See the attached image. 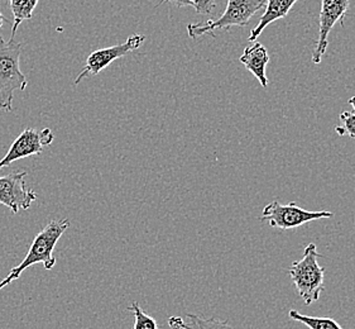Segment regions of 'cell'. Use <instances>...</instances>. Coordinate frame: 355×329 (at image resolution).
I'll use <instances>...</instances> for the list:
<instances>
[{
    "instance_id": "16",
    "label": "cell",
    "mask_w": 355,
    "mask_h": 329,
    "mask_svg": "<svg viewBox=\"0 0 355 329\" xmlns=\"http://www.w3.org/2000/svg\"><path fill=\"white\" fill-rule=\"evenodd\" d=\"M341 126H338L335 130L339 136H349L355 138V113L341 112Z\"/></svg>"
},
{
    "instance_id": "10",
    "label": "cell",
    "mask_w": 355,
    "mask_h": 329,
    "mask_svg": "<svg viewBox=\"0 0 355 329\" xmlns=\"http://www.w3.org/2000/svg\"><path fill=\"white\" fill-rule=\"evenodd\" d=\"M241 62L256 76L257 80L259 81V84L263 87L268 86L266 67L270 62V55L262 43L256 42V41L252 42V44L243 52V55L241 56Z\"/></svg>"
},
{
    "instance_id": "2",
    "label": "cell",
    "mask_w": 355,
    "mask_h": 329,
    "mask_svg": "<svg viewBox=\"0 0 355 329\" xmlns=\"http://www.w3.org/2000/svg\"><path fill=\"white\" fill-rule=\"evenodd\" d=\"M21 47L15 38L0 37V109L6 112H13L15 92H23L28 84L21 71Z\"/></svg>"
},
{
    "instance_id": "6",
    "label": "cell",
    "mask_w": 355,
    "mask_h": 329,
    "mask_svg": "<svg viewBox=\"0 0 355 329\" xmlns=\"http://www.w3.org/2000/svg\"><path fill=\"white\" fill-rule=\"evenodd\" d=\"M144 41H146L144 35H135V36L129 37L125 42L121 43V44L94 51L93 53H90V56L86 58L84 69L75 79V85L80 84L84 79H89L92 76L98 75L115 60L124 58L130 52H135L138 49H141Z\"/></svg>"
},
{
    "instance_id": "15",
    "label": "cell",
    "mask_w": 355,
    "mask_h": 329,
    "mask_svg": "<svg viewBox=\"0 0 355 329\" xmlns=\"http://www.w3.org/2000/svg\"><path fill=\"white\" fill-rule=\"evenodd\" d=\"M128 312L135 315V328L133 329H158L156 319L152 318L143 310L139 304L135 301L128 308Z\"/></svg>"
},
{
    "instance_id": "5",
    "label": "cell",
    "mask_w": 355,
    "mask_h": 329,
    "mask_svg": "<svg viewBox=\"0 0 355 329\" xmlns=\"http://www.w3.org/2000/svg\"><path fill=\"white\" fill-rule=\"evenodd\" d=\"M333 212L320 210V212H311L300 208L296 203L290 201L288 204H281L278 201H273L263 208L261 219L268 223L273 228L288 229L297 228L304 226L306 223L320 219L333 218Z\"/></svg>"
},
{
    "instance_id": "21",
    "label": "cell",
    "mask_w": 355,
    "mask_h": 329,
    "mask_svg": "<svg viewBox=\"0 0 355 329\" xmlns=\"http://www.w3.org/2000/svg\"><path fill=\"white\" fill-rule=\"evenodd\" d=\"M4 22H6V17L0 13V28L3 27V24H4Z\"/></svg>"
},
{
    "instance_id": "9",
    "label": "cell",
    "mask_w": 355,
    "mask_h": 329,
    "mask_svg": "<svg viewBox=\"0 0 355 329\" xmlns=\"http://www.w3.org/2000/svg\"><path fill=\"white\" fill-rule=\"evenodd\" d=\"M349 9V0H321L320 10L319 38L313 53V62L319 65L329 46L327 37L334 28L336 22L344 23Z\"/></svg>"
},
{
    "instance_id": "3",
    "label": "cell",
    "mask_w": 355,
    "mask_h": 329,
    "mask_svg": "<svg viewBox=\"0 0 355 329\" xmlns=\"http://www.w3.org/2000/svg\"><path fill=\"white\" fill-rule=\"evenodd\" d=\"M320 258L316 244H309L300 261H295L288 269L293 285L306 305H311L320 299L324 292V273L325 269L318 262Z\"/></svg>"
},
{
    "instance_id": "17",
    "label": "cell",
    "mask_w": 355,
    "mask_h": 329,
    "mask_svg": "<svg viewBox=\"0 0 355 329\" xmlns=\"http://www.w3.org/2000/svg\"><path fill=\"white\" fill-rule=\"evenodd\" d=\"M191 1L192 4H193V8H195V10H196L199 15H211L214 12V9L216 7L215 0H191Z\"/></svg>"
},
{
    "instance_id": "14",
    "label": "cell",
    "mask_w": 355,
    "mask_h": 329,
    "mask_svg": "<svg viewBox=\"0 0 355 329\" xmlns=\"http://www.w3.org/2000/svg\"><path fill=\"white\" fill-rule=\"evenodd\" d=\"M189 329H234L227 321L216 318H202L196 314H187Z\"/></svg>"
},
{
    "instance_id": "13",
    "label": "cell",
    "mask_w": 355,
    "mask_h": 329,
    "mask_svg": "<svg viewBox=\"0 0 355 329\" xmlns=\"http://www.w3.org/2000/svg\"><path fill=\"white\" fill-rule=\"evenodd\" d=\"M288 317L296 322L302 323L310 329H343L340 324L331 318L310 317V315L301 314L297 310H290Z\"/></svg>"
},
{
    "instance_id": "12",
    "label": "cell",
    "mask_w": 355,
    "mask_h": 329,
    "mask_svg": "<svg viewBox=\"0 0 355 329\" xmlns=\"http://www.w3.org/2000/svg\"><path fill=\"white\" fill-rule=\"evenodd\" d=\"M10 6V10L13 15V27H12V36L15 38L17 29L19 28L21 23L29 21L33 18V12L40 0H7Z\"/></svg>"
},
{
    "instance_id": "1",
    "label": "cell",
    "mask_w": 355,
    "mask_h": 329,
    "mask_svg": "<svg viewBox=\"0 0 355 329\" xmlns=\"http://www.w3.org/2000/svg\"><path fill=\"white\" fill-rule=\"evenodd\" d=\"M70 227L69 219L61 221H51L35 237L33 242L29 247L28 253L18 266L13 267L8 273L7 278L0 281V290L8 287L15 280L21 278V273L31 266L42 264L46 270H52L56 264V258L53 256V250L57 242L62 237L66 229Z\"/></svg>"
},
{
    "instance_id": "8",
    "label": "cell",
    "mask_w": 355,
    "mask_h": 329,
    "mask_svg": "<svg viewBox=\"0 0 355 329\" xmlns=\"http://www.w3.org/2000/svg\"><path fill=\"white\" fill-rule=\"evenodd\" d=\"M53 138L55 136L50 128H43L41 130L35 128L24 129L21 135L15 138L7 155L0 160V169L10 166L12 162L21 158L41 155L43 149L53 142Z\"/></svg>"
},
{
    "instance_id": "4",
    "label": "cell",
    "mask_w": 355,
    "mask_h": 329,
    "mask_svg": "<svg viewBox=\"0 0 355 329\" xmlns=\"http://www.w3.org/2000/svg\"><path fill=\"white\" fill-rule=\"evenodd\" d=\"M267 0H227V9L220 18L205 23H191L187 26V33L192 40L210 35L215 37L216 29H230L232 27H245L250 18L266 7Z\"/></svg>"
},
{
    "instance_id": "7",
    "label": "cell",
    "mask_w": 355,
    "mask_h": 329,
    "mask_svg": "<svg viewBox=\"0 0 355 329\" xmlns=\"http://www.w3.org/2000/svg\"><path fill=\"white\" fill-rule=\"evenodd\" d=\"M27 171H18L0 176V204L6 205L13 214L28 210L36 201L37 194L26 184Z\"/></svg>"
},
{
    "instance_id": "19",
    "label": "cell",
    "mask_w": 355,
    "mask_h": 329,
    "mask_svg": "<svg viewBox=\"0 0 355 329\" xmlns=\"http://www.w3.org/2000/svg\"><path fill=\"white\" fill-rule=\"evenodd\" d=\"M166 1H168L171 4H173V6H176L178 8L182 7H193V4H192L191 0H162L158 6H161V4H164Z\"/></svg>"
},
{
    "instance_id": "18",
    "label": "cell",
    "mask_w": 355,
    "mask_h": 329,
    "mask_svg": "<svg viewBox=\"0 0 355 329\" xmlns=\"http://www.w3.org/2000/svg\"><path fill=\"white\" fill-rule=\"evenodd\" d=\"M170 329H189V326L184 322L181 317H170L168 318Z\"/></svg>"
},
{
    "instance_id": "20",
    "label": "cell",
    "mask_w": 355,
    "mask_h": 329,
    "mask_svg": "<svg viewBox=\"0 0 355 329\" xmlns=\"http://www.w3.org/2000/svg\"><path fill=\"white\" fill-rule=\"evenodd\" d=\"M349 104L353 107V109L355 110V96H353V98H350L348 101Z\"/></svg>"
},
{
    "instance_id": "11",
    "label": "cell",
    "mask_w": 355,
    "mask_h": 329,
    "mask_svg": "<svg viewBox=\"0 0 355 329\" xmlns=\"http://www.w3.org/2000/svg\"><path fill=\"white\" fill-rule=\"evenodd\" d=\"M299 0H267L266 9L259 18V23L257 24L256 28L250 32L249 42H254L258 37L262 35L263 31L270 26V23L282 19L290 13L291 8L297 3Z\"/></svg>"
}]
</instances>
